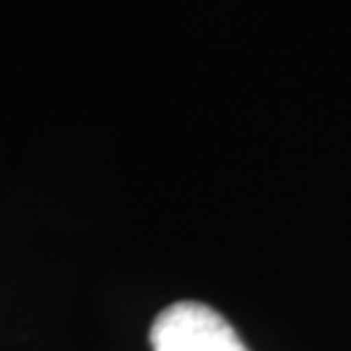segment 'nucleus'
Here are the masks:
<instances>
[{
  "label": "nucleus",
  "instance_id": "f257e3e1",
  "mask_svg": "<svg viewBox=\"0 0 351 351\" xmlns=\"http://www.w3.org/2000/svg\"><path fill=\"white\" fill-rule=\"evenodd\" d=\"M154 351H250L221 315L201 302H175L151 326Z\"/></svg>",
  "mask_w": 351,
  "mask_h": 351
}]
</instances>
